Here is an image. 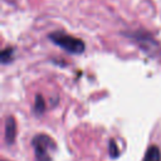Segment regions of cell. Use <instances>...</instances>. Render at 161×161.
I'll return each mask as SVG.
<instances>
[{
	"label": "cell",
	"mask_w": 161,
	"mask_h": 161,
	"mask_svg": "<svg viewBox=\"0 0 161 161\" xmlns=\"http://www.w3.org/2000/svg\"><path fill=\"white\" fill-rule=\"evenodd\" d=\"M48 38L50 39L52 43H54L55 45L60 47L62 49H64L65 52L72 53V54H80L84 52V48H86V44L82 39L72 36L62 30L50 33L48 35Z\"/></svg>",
	"instance_id": "6da1fadb"
},
{
	"label": "cell",
	"mask_w": 161,
	"mask_h": 161,
	"mask_svg": "<svg viewBox=\"0 0 161 161\" xmlns=\"http://www.w3.org/2000/svg\"><path fill=\"white\" fill-rule=\"evenodd\" d=\"M31 145L35 151L36 161H52L50 151L55 148V143L53 138H50L45 133H39L33 137Z\"/></svg>",
	"instance_id": "7a4b0ae2"
},
{
	"label": "cell",
	"mask_w": 161,
	"mask_h": 161,
	"mask_svg": "<svg viewBox=\"0 0 161 161\" xmlns=\"http://www.w3.org/2000/svg\"><path fill=\"white\" fill-rule=\"evenodd\" d=\"M15 135H16V125H15V119L14 117L9 116L5 121V141L8 145H11L15 140Z\"/></svg>",
	"instance_id": "3957f363"
},
{
	"label": "cell",
	"mask_w": 161,
	"mask_h": 161,
	"mask_svg": "<svg viewBox=\"0 0 161 161\" xmlns=\"http://www.w3.org/2000/svg\"><path fill=\"white\" fill-rule=\"evenodd\" d=\"M143 161H161V152H160L158 147L155 145L150 146L145 153Z\"/></svg>",
	"instance_id": "277c9868"
},
{
	"label": "cell",
	"mask_w": 161,
	"mask_h": 161,
	"mask_svg": "<svg viewBox=\"0 0 161 161\" xmlns=\"http://www.w3.org/2000/svg\"><path fill=\"white\" fill-rule=\"evenodd\" d=\"M14 58V48L9 47V48H4L1 50V54H0V60L3 64H8L13 60Z\"/></svg>",
	"instance_id": "5b68a950"
},
{
	"label": "cell",
	"mask_w": 161,
	"mask_h": 161,
	"mask_svg": "<svg viewBox=\"0 0 161 161\" xmlns=\"http://www.w3.org/2000/svg\"><path fill=\"white\" fill-rule=\"evenodd\" d=\"M34 109L36 113H43L45 109V102L42 94H36L35 96V104H34Z\"/></svg>",
	"instance_id": "8992f818"
},
{
	"label": "cell",
	"mask_w": 161,
	"mask_h": 161,
	"mask_svg": "<svg viewBox=\"0 0 161 161\" xmlns=\"http://www.w3.org/2000/svg\"><path fill=\"white\" fill-rule=\"evenodd\" d=\"M109 155H111V157H113V158H116V157L119 155V150H118L117 143H116L114 140H111V141H109Z\"/></svg>",
	"instance_id": "52a82bcc"
}]
</instances>
